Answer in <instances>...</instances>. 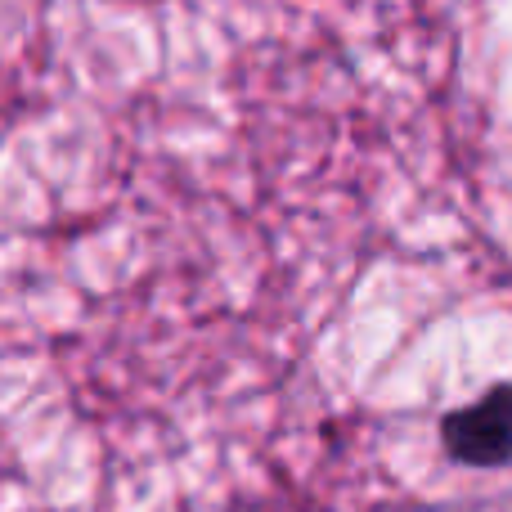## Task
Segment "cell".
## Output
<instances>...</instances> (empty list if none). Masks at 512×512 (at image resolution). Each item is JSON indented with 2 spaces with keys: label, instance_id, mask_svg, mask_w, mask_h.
I'll return each instance as SVG.
<instances>
[{
  "label": "cell",
  "instance_id": "6da1fadb",
  "mask_svg": "<svg viewBox=\"0 0 512 512\" xmlns=\"http://www.w3.org/2000/svg\"><path fill=\"white\" fill-rule=\"evenodd\" d=\"M441 441L450 459L468 468H504L512 463V382L490 387L481 400L441 418Z\"/></svg>",
  "mask_w": 512,
  "mask_h": 512
}]
</instances>
